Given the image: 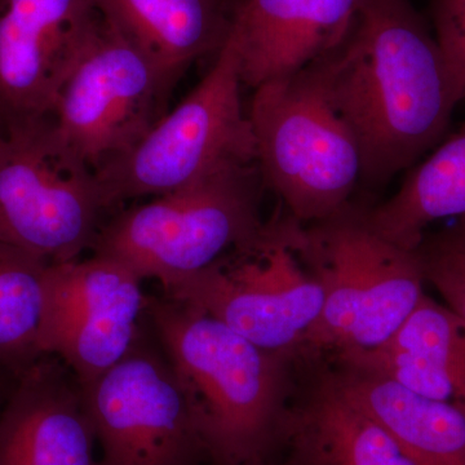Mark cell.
Returning a JSON list of instances; mask_svg holds the SVG:
<instances>
[{"mask_svg":"<svg viewBox=\"0 0 465 465\" xmlns=\"http://www.w3.org/2000/svg\"><path fill=\"white\" fill-rule=\"evenodd\" d=\"M338 360L455 406L465 415V323L427 293L384 344L338 354Z\"/></svg>","mask_w":465,"mask_h":465,"instance_id":"cell-15","label":"cell"},{"mask_svg":"<svg viewBox=\"0 0 465 465\" xmlns=\"http://www.w3.org/2000/svg\"><path fill=\"white\" fill-rule=\"evenodd\" d=\"M164 290L273 353L304 351L322 313L323 291L277 220L259 237Z\"/></svg>","mask_w":465,"mask_h":465,"instance_id":"cell-8","label":"cell"},{"mask_svg":"<svg viewBox=\"0 0 465 465\" xmlns=\"http://www.w3.org/2000/svg\"><path fill=\"white\" fill-rule=\"evenodd\" d=\"M101 16L155 63L183 76L216 54L231 29V0H94Z\"/></svg>","mask_w":465,"mask_h":465,"instance_id":"cell-18","label":"cell"},{"mask_svg":"<svg viewBox=\"0 0 465 465\" xmlns=\"http://www.w3.org/2000/svg\"><path fill=\"white\" fill-rule=\"evenodd\" d=\"M243 465H268L265 463V460H255V461H250V463L243 464Z\"/></svg>","mask_w":465,"mask_h":465,"instance_id":"cell-24","label":"cell"},{"mask_svg":"<svg viewBox=\"0 0 465 465\" xmlns=\"http://www.w3.org/2000/svg\"><path fill=\"white\" fill-rule=\"evenodd\" d=\"M241 60L226 36L201 84L127 152L94 170L110 211L179 191L229 168L258 164L242 104Z\"/></svg>","mask_w":465,"mask_h":465,"instance_id":"cell-6","label":"cell"},{"mask_svg":"<svg viewBox=\"0 0 465 465\" xmlns=\"http://www.w3.org/2000/svg\"><path fill=\"white\" fill-rule=\"evenodd\" d=\"M465 216V124L412 168L396 194L365 213L367 224L397 246L414 250L427 228Z\"/></svg>","mask_w":465,"mask_h":465,"instance_id":"cell-19","label":"cell"},{"mask_svg":"<svg viewBox=\"0 0 465 465\" xmlns=\"http://www.w3.org/2000/svg\"><path fill=\"white\" fill-rule=\"evenodd\" d=\"M287 465H418L371 416L349 401L332 375L321 378L304 405L287 414Z\"/></svg>","mask_w":465,"mask_h":465,"instance_id":"cell-16","label":"cell"},{"mask_svg":"<svg viewBox=\"0 0 465 465\" xmlns=\"http://www.w3.org/2000/svg\"><path fill=\"white\" fill-rule=\"evenodd\" d=\"M16 381L17 376L8 374V372L0 370V410H2L5 401H7Z\"/></svg>","mask_w":465,"mask_h":465,"instance_id":"cell-23","label":"cell"},{"mask_svg":"<svg viewBox=\"0 0 465 465\" xmlns=\"http://www.w3.org/2000/svg\"><path fill=\"white\" fill-rule=\"evenodd\" d=\"M320 61L333 105L360 145L365 183L412 166L442 140L463 101L410 0H362L347 38Z\"/></svg>","mask_w":465,"mask_h":465,"instance_id":"cell-1","label":"cell"},{"mask_svg":"<svg viewBox=\"0 0 465 465\" xmlns=\"http://www.w3.org/2000/svg\"><path fill=\"white\" fill-rule=\"evenodd\" d=\"M47 260L0 241V370L20 376L43 356Z\"/></svg>","mask_w":465,"mask_h":465,"instance_id":"cell-20","label":"cell"},{"mask_svg":"<svg viewBox=\"0 0 465 465\" xmlns=\"http://www.w3.org/2000/svg\"><path fill=\"white\" fill-rule=\"evenodd\" d=\"M333 381L418 465H465V415L374 372L341 365Z\"/></svg>","mask_w":465,"mask_h":465,"instance_id":"cell-17","label":"cell"},{"mask_svg":"<svg viewBox=\"0 0 465 465\" xmlns=\"http://www.w3.org/2000/svg\"><path fill=\"white\" fill-rule=\"evenodd\" d=\"M320 60L259 85L249 113L262 183L300 224L341 213L362 182L360 145L333 105Z\"/></svg>","mask_w":465,"mask_h":465,"instance_id":"cell-4","label":"cell"},{"mask_svg":"<svg viewBox=\"0 0 465 465\" xmlns=\"http://www.w3.org/2000/svg\"><path fill=\"white\" fill-rule=\"evenodd\" d=\"M146 313L188 400L204 455L216 465L265 460L289 414L291 357L166 295L149 298Z\"/></svg>","mask_w":465,"mask_h":465,"instance_id":"cell-2","label":"cell"},{"mask_svg":"<svg viewBox=\"0 0 465 465\" xmlns=\"http://www.w3.org/2000/svg\"><path fill=\"white\" fill-rule=\"evenodd\" d=\"M142 282L127 266L103 256L50 264L43 354L60 358L79 384L94 381L127 353L145 326L149 296Z\"/></svg>","mask_w":465,"mask_h":465,"instance_id":"cell-11","label":"cell"},{"mask_svg":"<svg viewBox=\"0 0 465 465\" xmlns=\"http://www.w3.org/2000/svg\"><path fill=\"white\" fill-rule=\"evenodd\" d=\"M108 213L94 171L51 118L0 131V241L51 264L72 262L92 250Z\"/></svg>","mask_w":465,"mask_h":465,"instance_id":"cell-7","label":"cell"},{"mask_svg":"<svg viewBox=\"0 0 465 465\" xmlns=\"http://www.w3.org/2000/svg\"><path fill=\"white\" fill-rule=\"evenodd\" d=\"M180 78L101 16L58 94L54 131L94 171L136 145L167 114Z\"/></svg>","mask_w":465,"mask_h":465,"instance_id":"cell-9","label":"cell"},{"mask_svg":"<svg viewBox=\"0 0 465 465\" xmlns=\"http://www.w3.org/2000/svg\"><path fill=\"white\" fill-rule=\"evenodd\" d=\"M262 185L258 164H247L119 208L104 223L92 251L166 289L259 237Z\"/></svg>","mask_w":465,"mask_h":465,"instance_id":"cell-5","label":"cell"},{"mask_svg":"<svg viewBox=\"0 0 465 465\" xmlns=\"http://www.w3.org/2000/svg\"><path fill=\"white\" fill-rule=\"evenodd\" d=\"M78 379L45 354L18 376L0 410V465H100Z\"/></svg>","mask_w":465,"mask_h":465,"instance_id":"cell-13","label":"cell"},{"mask_svg":"<svg viewBox=\"0 0 465 465\" xmlns=\"http://www.w3.org/2000/svg\"><path fill=\"white\" fill-rule=\"evenodd\" d=\"M100 18L94 0H0V131L51 118Z\"/></svg>","mask_w":465,"mask_h":465,"instance_id":"cell-12","label":"cell"},{"mask_svg":"<svg viewBox=\"0 0 465 465\" xmlns=\"http://www.w3.org/2000/svg\"><path fill=\"white\" fill-rule=\"evenodd\" d=\"M146 331L148 318L127 353L81 385L100 465H197L204 450L188 400L154 331Z\"/></svg>","mask_w":465,"mask_h":465,"instance_id":"cell-10","label":"cell"},{"mask_svg":"<svg viewBox=\"0 0 465 465\" xmlns=\"http://www.w3.org/2000/svg\"><path fill=\"white\" fill-rule=\"evenodd\" d=\"M362 0H238L228 38L243 84L258 88L316 63L347 38Z\"/></svg>","mask_w":465,"mask_h":465,"instance_id":"cell-14","label":"cell"},{"mask_svg":"<svg viewBox=\"0 0 465 465\" xmlns=\"http://www.w3.org/2000/svg\"><path fill=\"white\" fill-rule=\"evenodd\" d=\"M302 262L322 286V313L304 351L336 354L384 344L425 295L415 250L378 234L351 206L322 222L277 220Z\"/></svg>","mask_w":465,"mask_h":465,"instance_id":"cell-3","label":"cell"},{"mask_svg":"<svg viewBox=\"0 0 465 465\" xmlns=\"http://www.w3.org/2000/svg\"><path fill=\"white\" fill-rule=\"evenodd\" d=\"M414 250L425 282L439 291L446 307L465 323V216L448 228L425 232Z\"/></svg>","mask_w":465,"mask_h":465,"instance_id":"cell-21","label":"cell"},{"mask_svg":"<svg viewBox=\"0 0 465 465\" xmlns=\"http://www.w3.org/2000/svg\"><path fill=\"white\" fill-rule=\"evenodd\" d=\"M436 38L465 100V0H437Z\"/></svg>","mask_w":465,"mask_h":465,"instance_id":"cell-22","label":"cell"}]
</instances>
